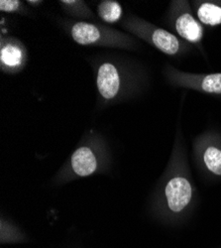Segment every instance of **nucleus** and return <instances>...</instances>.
<instances>
[{"label": "nucleus", "mask_w": 221, "mask_h": 248, "mask_svg": "<svg viewBox=\"0 0 221 248\" xmlns=\"http://www.w3.org/2000/svg\"><path fill=\"white\" fill-rule=\"evenodd\" d=\"M165 194L171 211L178 213L190 203L192 199V186L182 177L172 179L166 187Z\"/></svg>", "instance_id": "nucleus-1"}, {"label": "nucleus", "mask_w": 221, "mask_h": 248, "mask_svg": "<svg viewBox=\"0 0 221 248\" xmlns=\"http://www.w3.org/2000/svg\"><path fill=\"white\" fill-rule=\"evenodd\" d=\"M97 88L99 93L105 99L116 96L120 88V78L117 69L109 63H104L98 69Z\"/></svg>", "instance_id": "nucleus-2"}, {"label": "nucleus", "mask_w": 221, "mask_h": 248, "mask_svg": "<svg viewBox=\"0 0 221 248\" xmlns=\"http://www.w3.org/2000/svg\"><path fill=\"white\" fill-rule=\"evenodd\" d=\"M177 34L192 43H197L203 39L204 30L190 13H184L177 17L176 21Z\"/></svg>", "instance_id": "nucleus-3"}, {"label": "nucleus", "mask_w": 221, "mask_h": 248, "mask_svg": "<svg viewBox=\"0 0 221 248\" xmlns=\"http://www.w3.org/2000/svg\"><path fill=\"white\" fill-rule=\"evenodd\" d=\"M72 166L76 175L87 177L96 170L97 162L89 148L80 147L72 156Z\"/></svg>", "instance_id": "nucleus-4"}, {"label": "nucleus", "mask_w": 221, "mask_h": 248, "mask_svg": "<svg viewBox=\"0 0 221 248\" xmlns=\"http://www.w3.org/2000/svg\"><path fill=\"white\" fill-rule=\"evenodd\" d=\"M72 37L79 45H93L102 40L103 33L99 28L88 22H77L71 30Z\"/></svg>", "instance_id": "nucleus-5"}, {"label": "nucleus", "mask_w": 221, "mask_h": 248, "mask_svg": "<svg viewBox=\"0 0 221 248\" xmlns=\"http://www.w3.org/2000/svg\"><path fill=\"white\" fill-rule=\"evenodd\" d=\"M150 35L152 44L160 51L168 55H175L178 52L179 42L172 33L164 29H155Z\"/></svg>", "instance_id": "nucleus-6"}, {"label": "nucleus", "mask_w": 221, "mask_h": 248, "mask_svg": "<svg viewBox=\"0 0 221 248\" xmlns=\"http://www.w3.org/2000/svg\"><path fill=\"white\" fill-rule=\"evenodd\" d=\"M122 7L117 1L104 0L97 6V14L103 21L106 23H115L122 16Z\"/></svg>", "instance_id": "nucleus-7"}, {"label": "nucleus", "mask_w": 221, "mask_h": 248, "mask_svg": "<svg viewBox=\"0 0 221 248\" xmlns=\"http://www.w3.org/2000/svg\"><path fill=\"white\" fill-rule=\"evenodd\" d=\"M0 60L3 67L12 69L21 66L23 61L22 49L16 44H7L1 48Z\"/></svg>", "instance_id": "nucleus-8"}, {"label": "nucleus", "mask_w": 221, "mask_h": 248, "mask_svg": "<svg viewBox=\"0 0 221 248\" xmlns=\"http://www.w3.org/2000/svg\"><path fill=\"white\" fill-rule=\"evenodd\" d=\"M197 16L206 25L216 26L221 24V7L213 3H204L197 10Z\"/></svg>", "instance_id": "nucleus-9"}, {"label": "nucleus", "mask_w": 221, "mask_h": 248, "mask_svg": "<svg viewBox=\"0 0 221 248\" xmlns=\"http://www.w3.org/2000/svg\"><path fill=\"white\" fill-rule=\"evenodd\" d=\"M204 160L209 171L221 176V150L215 147H208L204 155Z\"/></svg>", "instance_id": "nucleus-10"}, {"label": "nucleus", "mask_w": 221, "mask_h": 248, "mask_svg": "<svg viewBox=\"0 0 221 248\" xmlns=\"http://www.w3.org/2000/svg\"><path fill=\"white\" fill-rule=\"evenodd\" d=\"M202 90L208 93H221V74L206 76L202 81Z\"/></svg>", "instance_id": "nucleus-11"}, {"label": "nucleus", "mask_w": 221, "mask_h": 248, "mask_svg": "<svg viewBox=\"0 0 221 248\" xmlns=\"http://www.w3.org/2000/svg\"><path fill=\"white\" fill-rule=\"evenodd\" d=\"M21 6L18 0H1L0 1V10L3 12H15Z\"/></svg>", "instance_id": "nucleus-12"}, {"label": "nucleus", "mask_w": 221, "mask_h": 248, "mask_svg": "<svg viewBox=\"0 0 221 248\" xmlns=\"http://www.w3.org/2000/svg\"><path fill=\"white\" fill-rule=\"evenodd\" d=\"M29 4H32V5H38L41 3V1H28Z\"/></svg>", "instance_id": "nucleus-13"}]
</instances>
